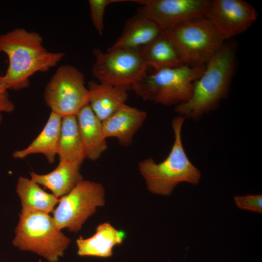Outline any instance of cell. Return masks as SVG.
Returning <instances> with one entry per match:
<instances>
[{
  "label": "cell",
  "mask_w": 262,
  "mask_h": 262,
  "mask_svg": "<svg viewBox=\"0 0 262 262\" xmlns=\"http://www.w3.org/2000/svg\"><path fill=\"white\" fill-rule=\"evenodd\" d=\"M146 65L155 71L184 65L174 45L163 33L155 40L139 49Z\"/></svg>",
  "instance_id": "cell-21"
},
{
  "label": "cell",
  "mask_w": 262,
  "mask_h": 262,
  "mask_svg": "<svg viewBox=\"0 0 262 262\" xmlns=\"http://www.w3.org/2000/svg\"><path fill=\"white\" fill-rule=\"evenodd\" d=\"M234 200L238 208L259 213H262V195H247L235 196Z\"/></svg>",
  "instance_id": "cell-23"
},
{
  "label": "cell",
  "mask_w": 262,
  "mask_h": 262,
  "mask_svg": "<svg viewBox=\"0 0 262 262\" xmlns=\"http://www.w3.org/2000/svg\"><path fill=\"white\" fill-rule=\"evenodd\" d=\"M184 65H206L222 48L224 39L206 18L190 20L164 31Z\"/></svg>",
  "instance_id": "cell-6"
},
{
  "label": "cell",
  "mask_w": 262,
  "mask_h": 262,
  "mask_svg": "<svg viewBox=\"0 0 262 262\" xmlns=\"http://www.w3.org/2000/svg\"><path fill=\"white\" fill-rule=\"evenodd\" d=\"M86 158L98 159L108 147L102 131V123L97 117L89 103L76 115Z\"/></svg>",
  "instance_id": "cell-16"
},
{
  "label": "cell",
  "mask_w": 262,
  "mask_h": 262,
  "mask_svg": "<svg viewBox=\"0 0 262 262\" xmlns=\"http://www.w3.org/2000/svg\"><path fill=\"white\" fill-rule=\"evenodd\" d=\"M57 155L60 161H67L80 166L86 158L76 115L62 118Z\"/></svg>",
  "instance_id": "cell-19"
},
{
  "label": "cell",
  "mask_w": 262,
  "mask_h": 262,
  "mask_svg": "<svg viewBox=\"0 0 262 262\" xmlns=\"http://www.w3.org/2000/svg\"><path fill=\"white\" fill-rule=\"evenodd\" d=\"M15 232V247L35 253L49 262H57L71 241L49 213L39 211L21 212Z\"/></svg>",
  "instance_id": "cell-5"
},
{
  "label": "cell",
  "mask_w": 262,
  "mask_h": 262,
  "mask_svg": "<svg viewBox=\"0 0 262 262\" xmlns=\"http://www.w3.org/2000/svg\"><path fill=\"white\" fill-rule=\"evenodd\" d=\"M43 38L35 32L17 28L0 35V52L8 58L5 73L0 75V83L9 90L28 87L35 73L45 72L55 66L65 57L63 52L48 51Z\"/></svg>",
  "instance_id": "cell-1"
},
{
  "label": "cell",
  "mask_w": 262,
  "mask_h": 262,
  "mask_svg": "<svg viewBox=\"0 0 262 262\" xmlns=\"http://www.w3.org/2000/svg\"><path fill=\"white\" fill-rule=\"evenodd\" d=\"M125 233L114 228L109 222L99 224L92 236L83 238L80 236L76 240L77 253L81 256L108 258L112 256L113 248L121 244Z\"/></svg>",
  "instance_id": "cell-15"
},
{
  "label": "cell",
  "mask_w": 262,
  "mask_h": 262,
  "mask_svg": "<svg viewBox=\"0 0 262 262\" xmlns=\"http://www.w3.org/2000/svg\"></svg>",
  "instance_id": "cell-25"
},
{
  "label": "cell",
  "mask_w": 262,
  "mask_h": 262,
  "mask_svg": "<svg viewBox=\"0 0 262 262\" xmlns=\"http://www.w3.org/2000/svg\"><path fill=\"white\" fill-rule=\"evenodd\" d=\"M147 113L126 104L102 123L104 137L116 138L124 147L130 146L133 137L143 124Z\"/></svg>",
  "instance_id": "cell-13"
},
{
  "label": "cell",
  "mask_w": 262,
  "mask_h": 262,
  "mask_svg": "<svg viewBox=\"0 0 262 262\" xmlns=\"http://www.w3.org/2000/svg\"><path fill=\"white\" fill-rule=\"evenodd\" d=\"M62 117L51 112L43 129L37 137L25 148L13 153L15 159H23L34 154H42L50 164L54 162L60 135Z\"/></svg>",
  "instance_id": "cell-18"
},
{
  "label": "cell",
  "mask_w": 262,
  "mask_h": 262,
  "mask_svg": "<svg viewBox=\"0 0 262 262\" xmlns=\"http://www.w3.org/2000/svg\"><path fill=\"white\" fill-rule=\"evenodd\" d=\"M8 89L3 84L0 83V124L2 121V113H11L15 110V106L11 100Z\"/></svg>",
  "instance_id": "cell-24"
},
{
  "label": "cell",
  "mask_w": 262,
  "mask_h": 262,
  "mask_svg": "<svg viewBox=\"0 0 262 262\" xmlns=\"http://www.w3.org/2000/svg\"><path fill=\"white\" fill-rule=\"evenodd\" d=\"M80 167L77 164L62 160L55 169L48 174L31 172V179L50 190L58 198L68 194L83 180Z\"/></svg>",
  "instance_id": "cell-17"
},
{
  "label": "cell",
  "mask_w": 262,
  "mask_h": 262,
  "mask_svg": "<svg viewBox=\"0 0 262 262\" xmlns=\"http://www.w3.org/2000/svg\"><path fill=\"white\" fill-rule=\"evenodd\" d=\"M225 40L240 34L256 20L257 13L242 0H214L205 17Z\"/></svg>",
  "instance_id": "cell-11"
},
{
  "label": "cell",
  "mask_w": 262,
  "mask_h": 262,
  "mask_svg": "<svg viewBox=\"0 0 262 262\" xmlns=\"http://www.w3.org/2000/svg\"><path fill=\"white\" fill-rule=\"evenodd\" d=\"M126 0H89L90 16L94 27L99 34L104 29L103 18L106 7L109 4L126 1Z\"/></svg>",
  "instance_id": "cell-22"
},
{
  "label": "cell",
  "mask_w": 262,
  "mask_h": 262,
  "mask_svg": "<svg viewBox=\"0 0 262 262\" xmlns=\"http://www.w3.org/2000/svg\"><path fill=\"white\" fill-rule=\"evenodd\" d=\"M85 76L76 67L59 66L47 84L44 98L51 112L62 118L76 115L89 103V91L85 86Z\"/></svg>",
  "instance_id": "cell-8"
},
{
  "label": "cell",
  "mask_w": 262,
  "mask_h": 262,
  "mask_svg": "<svg viewBox=\"0 0 262 262\" xmlns=\"http://www.w3.org/2000/svg\"><path fill=\"white\" fill-rule=\"evenodd\" d=\"M163 32L156 23L137 13L126 21L121 34L107 51L139 49L155 40Z\"/></svg>",
  "instance_id": "cell-12"
},
{
  "label": "cell",
  "mask_w": 262,
  "mask_h": 262,
  "mask_svg": "<svg viewBox=\"0 0 262 262\" xmlns=\"http://www.w3.org/2000/svg\"><path fill=\"white\" fill-rule=\"evenodd\" d=\"M141 6L137 13L156 23L164 31L185 22L205 17L211 1L208 0H131Z\"/></svg>",
  "instance_id": "cell-10"
},
{
  "label": "cell",
  "mask_w": 262,
  "mask_h": 262,
  "mask_svg": "<svg viewBox=\"0 0 262 262\" xmlns=\"http://www.w3.org/2000/svg\"><path fill=\"white\" fill-rule=\"evenodd\" d=\"M16 191L20 198L21 212L39 211L53 212L59 199L52 194L44 191L38 184L23 177L17 180Z\"/></svg>",
  "instance_id": "cell-20"
},
{
  "label": "cell",
  "mask_w": 262,
  "mask_h": 262,
  "mask_svg": "<svg viewBox=\"0 0 262 262\" xmlns=\"http://www.w3.org/2000/svg\"><path fill=\"white\" fill-rule=\"evenodd\" d=\"M95 61L92 73L99 83L129 88L141 81L147 66L139 49H117L103 52L93 50Z\"/></svg>",
  "instance_id": "cell-9"
},
{
  "label": "cell",
  "mask_w": 262,
  "mask_h": 262,
  "mask_svg": "<svg viewBox=\"0 0 262 262\" xmlns=\"http://www.w3.org/2000/svg\"><path fill=\"white\" fill-rule=\"evenodd\" d=\"M205 65L163 68L147 74L131 89L144 100L165 106L179 105L191 98L194 83L203 73Z\"/></svg>",
  "instance_id": "cell-4"
},
{
  "label": "cell",
  "mask_w": 262,
  "mask_h": 262,
  "mask_svg": "<svg viewBox=\"0 0 262 262\" xmlns=\"http://www.w3.org/2000/svg\"><path fill=\"white\" fill-rule=\"evenodd\" d=\"M184 118L179 115L172 120L174 141L168 155L163 161L157 164L149 158L138 163L139 170L147 188L153 194L169 196L180 183L197 185L199 182L200 172L188 159L181 140Z\"/></svg>",
  "instance_id": "cell-3"
},
{
  "label": "cell",
  "mask_w": 262,
  "mask_h": 262,
  "mask_svg": "<svg viewBox=\"0 0 262 262\" xmlns=\"http://www.w3.org/2000/svg\"><path fill=\"white\" fill-rule=\"evenodd\" d=\"M89 104L97 117L102 122L125 104L131 89L115 86L94 81L88 82Z\"/></svg>",
  "instance_id": "cell-14"
},
{
  "label": "cell",
  "mask_w": 262,
  "mask_h": 262,
  "mask_svg": "<svg viewBox=\"0 0 262 262\" xmlns=\"http://www.w3.org/2000/svg\"><path fill=\"white\" fill-rule=\"evenodd\" d=\"M235 47L223 45L206 64L200 77L194 83L191 98L177 105L180 115L198 119L217 107L227 95L235 66Z\"/></svg>",
  "instance_id": "cell-2"
},
{
  "label": "cell",
  "mask_w": 262,
  "mask_h": 262,
  "mask_svg": "<svg viewBox=\"0 0 262 262\" xmlns=\"http://www.w3.org/2000/svg\"><path fill=\"white\" fill-rule=\"evenodd\" d=\"M105 190L99 183L82 180L68 194L59 199L53 211L56 227L76 232L97 208L104 206Z\"/></svg>",
  "instance_id": "cell-7"
}]
</instances>
